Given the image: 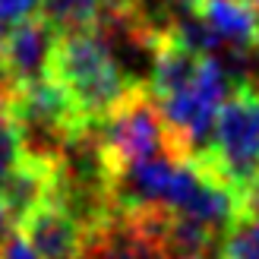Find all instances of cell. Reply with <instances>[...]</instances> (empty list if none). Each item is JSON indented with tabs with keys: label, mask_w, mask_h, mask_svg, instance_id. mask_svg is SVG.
Returning <instances> with one entry per match:
<instances>
[{
	"label": "cell",
	"mask_w": 259,
	"mask_h": 259,
	"mask_svg": "<svg viewBox=\"0 0 259 259\" xmlns=\"http://www.w3.org/2000/svg\"><path fill=\"white\" fill-rule=\"evenodd\" d=\"M51 79L67 92L76 114L89 126H98L133 89H146L130 82V76L95 32L60 35L51 60Z\"/></svg>",
	"instance_id": "1"
},
{
	"label": "cell",
	"mask_w": 259,
	"mask_h": 259,
	"mask_svg": "<svg viewBox=\"0 0 259 259\" xmlns=\"http://www.w3.org/2000/svg\"><path fill=\"white\" fill-rule=\"evenodd\" d=\"M196 161L234 196L259 177V79L237 82L218 111L205 152Z\"/></svg>",
	"instance_id": "2"
},
{
	"label": "cell",
	"mask_w": 259,
	"mask_h": 259,
	"mask_svg": "<svg viewBox=\"0 0 259 259\" xmlns=\"http://www.w3.org/2000/svg\"><path fill=\"white\" fill-rule=\"evenodd\" d=\"M92 130H95V146H98L108 177L117 171H126L133 164L161 158V155H177L171 133L164 126L161 108L149 89H133Z\"/></svg>",
	"instance_id": "3"
},
{
	"label": "cell",
	"mask_w": 259,
	"mask_h": 259,
	"mask_svg": "<svg viewBox=\"0 0 259 259\" xmlns=\"http://www.w3.org/2000/svg\"><path fill=\"white\" fill-rule=\"evenodd\" d=\"M60 35L45 16H32L19 25H13L0 54V79L7 89H22L32 82H41L51 76V60H54Z\"/></svg>",
	"instance_id": "4"
},
{
	"label": "cell",
	"mask_w": 259,
	"mask_h": 259,
	"mask_svg": "<svg viewBox=\"0 0 259 259\" xmlns=\"http://www.w3.org/2000/svg\"><path fill=\"white\" fill-rule=\"evenodd\" d=\"M19 234L29 240L38 259H82L92 228L51 196L19 225Z\"/></svg>",
	"instance_id": "5"
},
{
	"label": "cell",
	"mask_w": 259,
	"mask_h": 259,
	"mask_svg": "<svg viewBox=\"0 0 259 259\" xmlns=\"http://www.w3.org/2000/svg\"><path fill=\"white\" fill-rule=\"evenodd\" d=\"M196 16L218 41V48L231 51H253L256 41V19L247 0H199Z\"/></svg>",
	"instance_id": "6"
},
{
	"label": "cell",
	"mask_w": 259,
	"mask_h": 259,
	"mask_svg": "<svg viewBox=\"0 0 259 259\" xmlns=\"http://www.w3.org/2000/svg\"><path fill=\"white\" fill-rule=\"evenodd\" d=\"M105 7L108 0H41L38 16H45L54 25L57 35H73V32H92Z\"/></svg>",
	"instance_id": "7"
},
{
	"label": "cell",
	"mask_w": 259,
	"mask_h": 259,
	"mask_svg": "<svg viewBox=\"0 0 259 259\" xmlns=\"http://www.w3.org/2000/svg\"><path fill=\"white\" fill-rule=\"evenodd\" d=\"M215 259H259V222H234L218 240Z\"/></svg>",
	"instance_id": "8"
},
{
	"label": "cell",
	"mask_w": 259,
	"mask_h": 259,
	"mask_svg": "<svg viewBox=\"0 0 259 259\" xmlns=\"http://www.w3.org/2000/svg\"><path fill=\"white\" fill-rule=\"evenodd\" d=\"M22 158H25V152H22L19 126H16V120H13V114L4 101V105H0V187H4V180L22 164Z\"/></svg>",
	"instance_id": "9"
},
{
	"label": "cell",
	"mask_w": 259,
	"mask_h": 259,
	"mask_svg": "<svg viewBox=\"0 0 259 259\" xmlns=\"http://www.w3.org/2000/svg\"><path fill=\"white\" fill-rule=\"evenodd\" d=\"M38 10H41V0H0V22L13 29V25L38 16Z\"/></svg>",
	"instance_id": "10"
},
{
	"label": "cell",
	"mask_w": 259,
	"mask_h": 259,
	"mask_svg": "<svg viewBox=\"0 0 259 259\" xmlns=\"http://www.w3.org/2000/svg\"><path fill=\"white\" fill-rule=\"evenodd\" d=\"M259 222V177L237 196V222Z\"/></svg>",
	"instance_id": "11"
},
{
	"label": "cell",
	"mask_w": 259,
	"mask_h": 259,
	"mask_svg": "<svg viewBox=\"0 0 259 259\" xmlns=\"http://www.w3.org/2000/svg\"><path fill=\"white\" fill-rule=\"evenodd\" d=\"M0 259H38V253L29 247V240L13 231V237L0 247Z\"/></svg>",
	"instance_id": "12"
},
{
	"label": "cell",
	"mask_w": 259,
	"mask_h": 259,
	"mask_svg": "<svg viewBox=\"0 0 259 259\" xmlns=\"http://www.w3.org/2000/svg\"><path fill=\"white\" fill-rule=\"evenodd\" d=\"M13 228H16V222H13V215H10V209L4 205V199H0V247L13 237Z\"/></svg>",
	"instance_id": "13"
},
{
	"label": "cell",
	"mask_w": 259,
	"mask_h": 259,
	"mask_svg": "<svg viewBox=\"0 0 259 259\" xmlns=\"http://www.w3.org/2000/svg\"><path fill=\"white\" fill-rule=\"evenodd\" d=\"M161 4H164L167 10H174V16H180V13H193L199 0H161Z\"/></svg>",
	"instance_id": "14"
},
{
	"label": "cell",
	"mask_w": 259,
	"mask_h": 259,
	"mask_svg": "<svg viewBox=\"0 0 259 259\" xmlns=\"http://www.w3.org/2000/svg\"><path fill=\"white\" fill-rule=\"evenodd\" d=\"M250 10H253V19H256V41H259V0H247Z\"/></svg>",
	"instance_id": "15"
},
{
	"label": "cell",
	"mask_w": 259,
	"mask_h": 259,
	"mask_svg": "<svg viewBox=\"0 0 259 259\" xmlns=\"http://www.w3.org/2000/svg\"><path fill=\"white\" fill-rule=\"evenodd\" d=\"M7 95H10V89H7V82H4V79H0V105L7 101Z\"/></svg>",
	"instance_id": "16"
}]
</instances>
